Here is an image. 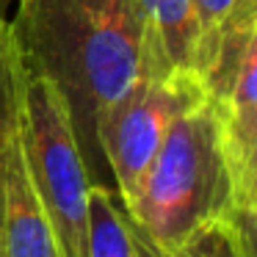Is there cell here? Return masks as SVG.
<instances>
[{
  "mask_svg": "<svg viewBox=\"0 0 257 257\" xmlns=\"http://www.w3.org/2000/svg\"><path fill=\"white\" fill-rule=\"evenodd\" d=\"M89 257H172L144 232L113 185L89 188Z\"/></svg>",
  "mask_w": 257,
  "mask_h": 257,
  "instance_id": "cell-8",
  "label": "cell"
},
{
  "mask_svg": "<svg viewBox=\"0 0 257 257\" xmlns=\"http://www.w3.org/2000/svg\"><path fill=\"white\" fill-rule=\"evenodd\" d=\"M17 127L31 183L53 229L58 257H89V169L64 94L20 61Z\"/></svg>",
  "mask_w": 257,
  "mask_h": 257,
  "instance_id": "cell-3",
  "label": "cell"
},
{
  "mask_svg": "<svg viewBox=\"0 0 257 257\" xmlns=\"http://www.w3.org/2000/svg\"><path fill=\"white\" fill-rule=\"evenodd\" d=\"M0 249L3 257H58L53 229L31 183L17 124L0 136Z\"/></svg>",
  "mask_w": 257,
  "mask_h": 257,
  "instance_id": "cell-6",
  "label": "cell"
},
{
  "mask_svg": "<svg viewBox=\"0 0 257 257\" xmlns=\"http://www.w3.org/2000/svg\"><path fill=\"white\" fill-rule=\"evenodd\" d=\"M133 6L144 28L150 75H196L199 23L194 0H133Z\"/></svg>",
  "mask_w": 257,
  "mask_h": 257,
  "instance_id": "cell-7",
  "label": "cell"
},
{
  "mask_svg": "<svg viewBox=\"0 0 257 257\" xmlns=\"http://www.w3.org/2000/svg\"><path fill=\"white\" fill-rule=\"evenodd\" d=\"M124 205L169 254L199 227L235 216L232 183L210 100L185 111L172 124L136 194Z\"/></svg>",
  "mask_w": 257,
  "mask_h": 257,
  "instance_id": "cell-2",
  "label": "cell"
},
{
  "mask_svg": "<svg viewBox=\"0 0 257 257\" xmlns=\"http://www.w3.org/2000/svg\"><path fill=\"white\" fill-rule=\"evenodd\" d=\"M0 257H3V249H0Z\"/></svg>",
  "mask_w": 257,
  "mask_h": 257,
  "instance_id": "cell-13",
  "label": "cell"
},
{
  "mask_svg": "<svg viewBox=\"0 0 257 257\" xmlns=\"http://www.w3.org/2000/svg\"><path fill=\"white\" fill-rule=\"evenodd\" d=\"M194 9L196 23H199L196 75H199V80H205L229 28L246 17H257V0H194Z\"/></svg>",
  "mask_w": 257,
  "mask_h": 257,
  "instance_id": "cell-10",
  "label": "cell"
},
{
  "mask_svg": "<svg viewBox=\"0 0 257 257\" xmlns=\"http://www.w3.org/2000/svg\"><path fill=\"white\" fill-rule=\"evenodd\" d=\"M172 257H254V216H229L199 227Z\"/></svg>",
  "mask_w": 257,
  "mask_h": 257,
  "instance_id": "cell-9",
  "label": "cell"
},
{
  "mask_svg": "<svg viewBox=\"0 0 257 257\" xmlns=\"http://www.w3.org/2000/svg\"><path fill=\"white\" fill-rule=\"evenodd\" d=\"M218 144L232 183L235 216L257 210V36L243 45L235 67L207 86Z\"/></svg>",
  "mask_w": 257,
  "mask_h": 257,
  "instance_id": "cell-5",
  "label": "cell"
},
{
  "mask_svg": "<svg viewBox=\"0 0 257 257\" xmlns=\"http://www.w3.org/2000/svg\"><path fill=\"white\" fill-rule=\"evenodd\" d=\"M17 58L64 94L91 185H113L102 163V116L150 75L133 0H14L9 20Z\"/></svg>",
  "mask_w": 257,
  "mask_h": 257,
  "instance_id": "cell-1",
  "label": "cell"
},
{
  "mask_svg": "<svg viewBox=\"0 0 257 257\" xmlns=\"http://www.w3.org/2000/svg\"><path fill=\"white\" fill-rule=\"evenodd\" d=\"M12 6H14V0H0V20H12Z\"/></svg>",
  "mask_w": 257,
  "mask_h": 257,
  "instance_id": "cell-12",
  "label": "cell"
},
{
  "mask_svg": "<svg viewBox=\"0 0 257 257\" xmlns=\"http://www.w3.org/2000/svg\"><path fill=\"white\" fill-rule=\"evenodd\" d=\"M205 100V83L191 72L144 75L102 116L97 127V144L108 177L124 202H130L136 194L172 124Z\"/></svg>",
  "mask_w": 257,
  "mask_h": 257,
  "instance_id": "cell-4",
  "label": "cell"
},
{
  "mask_svg": "<svg viewBox=\"0 0 257 257\" xmlns=\"http://www.w3.org/2000/svg\"><path fill=\"white\" fill-rule=\"evenodd\" d=\"M20 105V58L12 39V28L0 20V136L17 124Z\"/></svg>",
  "mask_w": 257,
  "mask_h": 257,
  "instance_id": "cell-11",
  "label": "cell"
}]
</instances>
